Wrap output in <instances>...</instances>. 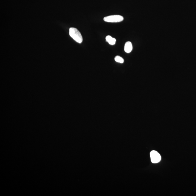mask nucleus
I'll use <instances>...</instances> for the list:
<instances>
[{
	"label": "nucleus",
	"mask_w": 196,
	"mask_h": 196,
	"mask_svg": "<svg viewBox=\"0 0 196 196\" xmlns=\"http://www.w3.org/2000/svg\"><path fill=\"white\" fill-rule=\"evenodd\" d=\"M106 41L111 45H114L116 42V39L111 36L108 35L106 37Z\"/></svg>",
	"instance_id": "5"
},
{
	"label": "nucleus",
	"mask_w": 196,
	"mask_h": 196,
	"mask_svg": "<svg viewBox=\"0 0 196 196\" xmlns=\"http://www.w3.org/2000/svg\"><path fill=\"white\" fill-rule=\"evenodd\" d=\"M69 34L71 37L78 43H81L83 42V37L81 33L77 29L73 27L70 28Z\"/></svg>",
	"instance_id": "1"
},
{
	"label": "nucleus",
	"mask_w": 196,
	"mask_h": 196,
	"mask_svg": "<svg viewBox=\"0 0 196 196\" xmlns=\"http://www.w3.org/2000/svg\"><path fill=\"white\" fill-rule=\"evenodd\" d=\"M133 50V46H132L131 42H126L124 47V51L126 53H129Z\"/></svg>",
	"instance_id": "4"
},
{
	"label": "nucleus",
	"mask_w": 196,
	"mask_h": 196,
	"mask_svg": "<svg viewBox=\"0 0 196 196\" xmlns=\"http://www.w3.org/2000/svg\"><path fill=\"white\" fill-rule=\"evenodd\" d=\"M150 156L153 163H157L160 161L161 156L158 152L153 150L150 152Z\"/></svg>",
	"instance_id": "3"
},
{
	"label": "nucleus",
	"mask_w": 196,
	"mask_h": 196,
	"mask_svg": "<svg viewBox=\"0 0 196 196\" xmlns=\"http://www.w3.org/2000/svg\"><path fill=\"white\" fill-rule=\"evenodd\" d=\"M124 20V18L119 15H113L105 17L104 20L106 22L110 23H117L122 22Z\"/></svg>",
	"instance_id": "2"
},
{
	"label": "nucleus",
	"mask_w": 196,
	"mask_h": 196,
	"mask_svg": "<svg viewBox=\"0 0 196 196\" xmlns=\"http://www.w3.org/2000/svg\"><path fill=\"white\" fill-rule=\"evenodd\" d=\"M115 62H118V63H124V59H123L122 57H120L119 56H117L116 57H115Z\"/></svg>",
	"instance_id": "6"
}]
</instances>
